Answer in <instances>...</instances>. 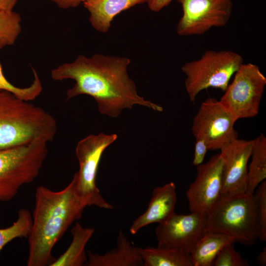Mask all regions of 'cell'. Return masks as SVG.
I'll list each match as a JSON object with an SVG mask.
<instances>
[{
  "label": "cell",
  "mask_w": 266,
  "mask_h": 266,
  "mask_svg": "<svg viewBox=\"0 0 266 266\" xmlns=\"http://www.w3.org/2000/svg\"><path fill=\"white\" fill-rule=\"evenodd\" d=\"M131 63L126 57L95 54L91 57L79 55L72 62L58 66L51 71L54 80L72 79L73 86L66 92L69 100L86 95L92 97L100 112L116 118L126 108L136 104L161 112L163 108L140 96L127 68Z\"/></svg>",
  "instance_id": "obj_1"
},
{
  "label": "cell",
  "mask_w": 266,
  "mask_h": 266,
  "mask_svg": "<svg viewBox=\"0 0 266 266\" xmlns=\"http://www.w3.org/2000/svg\"><path fill=\"white\" fill-rule=\"evenodd\" d=\"M85 207L74 193L72 179L60 191L42 186L36 189L28 236V266H50L55 261L52 254L55 245L69 227L81 217Z\"/></svg>",
  "instance_id": "obj_2"
},
{
  "label": "cell",
  "mask_w": 266,
  "mask_h": 266,
  "mask_svg": "<svg viewBox=\"0 0 266 266\" xmlns=\"http://www.w3.org/2000/svg\"><path fill=\"white\" fill-rule=\"evenodd\" d=\"M57 121L43 108L0 90V148L11 147L43 139L52 141Z\"/></svg>",
  "instance_id": "obj_3"
},
{
  "label": "cell",
  "mask_w": 266,
  "mask_h": 266,
  "mask_svg": "<svg viewBox=\"0 0 266 266\" xmlns=\"http://www.w3.org/2000/svg\"><path fill=\"white\" fill-rule=\"evenodd\" d=\"M206 231L226 234L243 245L255 244L259 230L253 194H221L208 214Z\"/></svg>",
  "instance_id": "obj_4"
},
{
  "label": "cell",
  "mask_w": 266,
  "mask_h": 266,
  "mask_svg": "<svg viewBox=\"0 0 266 266\" xmlns=\"http://www.w3.org/2000/svg\"><path fill=\"white\" fill-rule=\"evenodd\" d=\"M47 143L38 139L0 148V201L11 200L22 186L37 177L47 155Z\"/></svg>",
  "instance_id": "obj_5"
},
{
  "label": "cell",
  "mask_w": 266,
  "mask_h": 266,
  "mask_svg": "<svg viewBox=\"0 0 266 266\" xmlns=\"http://www.w3.org/2000/svg\"><path fill=\"white\" fill-rule=\"evenodd\" d=\"M243 63L242 57L231 50L205 51L198 60L181 66L186 76L185 87L190 101L194 102L200 92L209 88L225 91L232 76Z\"/></svg>",
  "instance_id": "obj_6"
},
{
  "label": "cell",
  "mask_w": 266,
  "mask_h": 266,
  "mask_svg": "<svg viewBox=\"0 0 266 266\" xmlns=\"http://www.w3.org/2000/svg\"><path fill=\"white\" fill-rule=\"evenodd\" d=\"M117 138L115 133L90 134L79 140L75 148L79 170L72 178L74 191L86 206L95 205L113 209L114 206L101 195L96 184V177L102 155L106 148Z\"/></svg>",
  "instance_id": "obj_7"
},
{
  "label": "cell",
  "mask_w": 266,
  "mask_h": 266,
  "mask_svg": "<svg viewBox=\"0 0 266 266\" xmlns=\"http://www.w3.org/2000/svg\"><path fill=\"white\" fill-rule=\"evenodd\" d=\"M234 75L220 102L236 121L257 116L266 85L265 76L250 63H242Z\"/></svg>",
  "instance_id": "obj_8"
},
{
  "label": "cell",
  "mask_w": 266,
  "mask_h": 266,
  "mask_svg": "<svg viewBox=\"0 0 266 266\" xmlns=\"http://www.w3.org/2000/svg\"><path fill=\"white\" fill-rule=\"evenodd\" d=\"M236 121L219 100L208 98L200 104L194 116L192 131L195 138L203 139L209 150H220L237 138Z\"/></svg>",
  "instance_id": "obj_9"
},
{
  "label": "cell",
  "mask_w": 266,
  "mask_h": 266,
  "mask_svg": "<svg viewBox=\"0 0 266 266\" xmlns=\"http://www.w3.org/2000/svg\"><path fill=\"white\" fill-rule=\"evenodd\" d=\"M183 14L176 26L180 36L201 35L212 28L225 26L231 16L232 0H176Z\"/></svg>",
  "instance_id": "obj_10"
},
{
  "label": "cell",
  "mask_w": 266,
  "mask_h": 266,
  "mask_svg": "<svg viewBox=\"0 0 266 266\" xmlns=\"http://www.w3.org/2000/svg\"><path fill=\"white\" fill-rule=\"evenodd\" d=\"M208 214L194 211L188 215L176 213L155 230L158 247L175 249L190 255L206 232Z\"/></svg>",
  "instance_id": "obj_11"
},
{
  "label": "cell",
  "mask_w": 266,
  "mask_h": 266,
  "mask_svg": "<svg viewBox=\"0 0 266 266\" xmlns=\"http://www.w3.org/2000/svg\"><path fill=\"white\" fill-rule=\"evenodd\" d=\"M224 158L220 152L197 166V175L186 192L191 212L207 214L219 200L223 187Z\"/></svg>",
  "instance_id": "obj_12"
},
{
  "label": "cell",
  "mask_w": 266,
  "mask_h": 266,
  "mask_svg": "<svg viewBox=\"0 0 266 266\" xmlns=\"http://www.w3.org/2000/svg\"><path fill=\"white\" fill-rule=\"evenodd\" d=\"M254 140L237 138L222 148L224 158L222 194L233 195L246 192L248 162Z\"/></svg>",
  "instance_id": "obj_13"
},
{
  "label": "cell",
  "mask_w": 266,
  "mask_h": 266,
  "mask_svg": "<svg viewBox=\"0 0 266 266\" xmlns=\"http://www.w3.org/2000/svg\"><path fill=\"white\" fill-rule=\"evenodd\" d=\"M177 202L176 187L172 182L156 187L146 211L133 222L130 232L135 234L142 228L152 223H161L175 213Z\"/></svg>",
  "instance_id": "obj_14"
},
{
  "label": "cell",
  "mask_w": 266,
  "mask_h": 266,
  "mask_svg": "<svg viewBox=\"0 0 266 266\" xmlns=\"http://www.w3.org/2000/svg\"><path fill=\"white\" fill-rule=\"evenodd\" d=\"M88 266H144L137 247L121 230L118 234L116 246L104 254L87 252Z\"/></svg>",
  "instance_id": "obj_15"
},
{
  "label": "cell",
  "mask_w": 266,
  "mask_h": 266,
  "mask_svg": "<svg viewBox=\"0 0 266 266\" xmlns=\"http://www.w3.org/2000/svg\"><path fill=\"white\" fill-rule=\"evenodd\" d=\"M147 0H89L83 3L90 13V22L97 31L105 33L114 18L121 12Z\"/></svg>",
  "instance_id": "obj_16"
},
{
  "label": "cell",
  "mask_w": 266,
  "mask_h": 266,
  "mask_svg": "<svg viewBox=\"0 0 266 266\" xmlns=\"http://www.w3.org/2000/svg\"><path fill=\"white\" fill-rule=\"evenodd\" d=\"M232 243H235V240L228 235L206 231L190 254L193 266H212L221 250L226 245Z\"/></svg>",
  "instance_id": "obj_17"
},
{
  "label": "cell",
  "mask_w": 266,
  "mask_h": 266,
  "mask_svg": "<svg viewBox=\"0 0 266 266\" xmlns=\"http://www.w3.org/2000/svg\"><path fill=\"white\" fill-rule=\"evenodd\" d=\"M95 233L93 228H84L76 222L71 230L72 241L66 251L50 266H82L87 261L85 246Z\"/></svg>",
  "instance_id": "obj_18"
},
{
  "label": "cell",
  "mask_w": 266,
  "mask_h": 266,
  "mask_svg": "<svg viewBox=\"0 0 266 266\" xmlns=\"http://www.w3.org/2000/svg\"><path fill=\"white\" fill-rule=\"evenodd\" d=\"M145 266H193L190 255L166 247H137Z\"/></svg>",
  "instance_id": "obj_19"
},
{
  "label": "cell",
  "mask_w": 266,
  "mask_h": 266,
  "mask_svg": "<svg viewBox=\"0 0 266 266\" xmlns=\"http://www.w3.org/2000/svg\"><path fill=\"white\" fill-rule=\"evenodd\" d=\"M253 140L246 189V192L250 194H254L258 185L266 178V137L261 133Z\"/></svg>",
  "instance_id": "obj_20"
},
{
  "label": "cell",
  "mask_w": 266,
  "mask_h": 266,
  "mask_svg": "<svg viewBox=\"0 0 266 266\" xmlns=\"http://www.w3.org/2000/svg\"><path fill=\"white\" fill-rule=\"evenodd\" d=\"M32 225V216L30 211L20 209L16 220L11 226L0 229V252L4 246L13 239L19 237H28Z\"/></svg>",
  "instance_id": "obj_21"
},
{
  "label": "cell",
  "mask_w": 266,
  "mask_h": 266,
  "mask_svg": "<svg viewBox=\"0 0 266 266\" xmlns=\"http://www.w3.org/2000/svg\"><path fill=\"white\" fill-rule=\"evenodd\" d=\"M21 17L12 11H0V50L12 45L21 32Z\"/></svg>",
  "instance_id": "obj_22"
},
{
  "label": "cell",
  "mask_w": 266,
  "mask_h": 266,
  "mask_svg": "<svg viewBox=\"0 0 266 266\" xmlns=\"http://www.w3.org/2000/svg\"><path fill=\"white\" fill-rule=\"evenodd\" d=\"M34 79L32 83L24 88L17 87L11 83L4 75L2 65L0 62V90L8 91L18 98L31 101L41 93L43 87L39 77L34 68L32 66Z\"/></svg>",
  "instance_id": "obj_23"
},
{
  "label": "cell",
  "mask_w": 266,
  "mask_h": 266,
  "mask_svg": "<svg viewBox=\"0 0 266 266\" xmlns=\"http://www.w3.org/2000/svg\"><path fill=\"white\" fill-rule=\"evenodd\" d=\"M256 189L254 197L256 205L259 226V239L266 240V181L262 182Z\"/></svg>",
  "instance_id": "obj_24"
},
{
  "label": "cell",
  "mask_w": 266,
  "mask_h": 266,
  "mask_svg": "<svg viewBox=\"0 0 266 266\" xmlns=\"http://www.w3.org/2000/svg\"><path fill=\"white\" fill-rule=\"evenodd\" d=\"M212 266H248L249 263L235 250L233 243L225 246L219 252Z\"/></svg>",
  "instance_id": "obj_25"
},
{
  "label": "cell",
  "mask_w": 266,
  "mask_h": 266,
  "mask_svg": "<svg viewBox=\"0 0 266 266\" xmlns=\"http://www.w3.org/2000/svg\"><path fill=\"white\" fill-rule=\"evenodd\" d=\"M195 150L193 165L197 166L202 164L207 152L209 150L207 144L205 141L201 138H195Z\"/></svg>",
  "instance_id": "obj_26"
},
{
  "label": "cell",
  "mask_w": 266,
  "mask_h": 266,
  "mask_svg": "<svg viewBox=\"0 0 266 266\" xmlns=\"http://www.w3.org/2000/svg\"><path fill=\"white\" fill-rule=\"evenodd\" d=\"M54 2L58 7L63 9L76 7L82 2L84 3L89 0H50Z\"/></svg>",
  "instance_id": "obj_27"
},
{
  "label": "cell",
  "mask_w": 266,
  "mask_h": 266,
  "mask_svg": "<svg viewBox=\"0 0 266 266\" xmlns=\"http://www.w3.org/2000/svg\"><path fill=\"white\" fill-rule=\"evenodd\" d=\"M172 0H147V4L150 9L154 12H158L168 6Z\"/></svg>",
  "instance_id": "obj_28"
},
{
  "label": "cell",
  "mask_w": 266,
  "mask_h": 266,
  "mask_svg": "<svg viewBox=\"0 0 266 266\" xmlns=\"http://www.w3.org/2000/svg\"><path fill=\"white\" fill-rule=\"evenodd\" d=\"M18 0H0V11H12Z\"/></svg>",
  "instance_id": "obj_29"
},
{
  "label": "cell",
  "mask_w": 266,
  "mask_h": 266,
  "mask_svg": "<svg viewBox=\"0 0 266 266\" xmlns=\"http://www.w3.org/2000/svg\"><path fill=\"white\" fill-rule=\"evenodd\" d=\"M257 261L259 265L265 266L266 265V248L264 247L259 253L257 258Z\"/></svg>",
  "instance_id": "obj_30"
}]
</instances>
